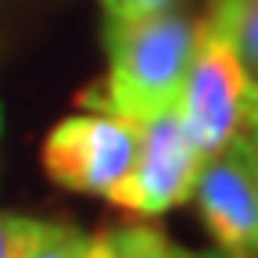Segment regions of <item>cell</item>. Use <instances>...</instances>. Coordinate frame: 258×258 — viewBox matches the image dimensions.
Returning a JSON list of instances; mask_svg holds the SVG:
<instances>
[{"label":"cell","mask_w":258,"mask_h":258,"mask_svg":"<svg viewBox=\"0 0 258 258\" xmlns=\"http://www.w3.org/2000/svg\"><path fill=\"white\" fill-rule=\"evenodd\" d=\"M198 40V22L183 11H151L140 18H104L108 76L83 93L90 111L147 122L179 104L183 76Z\"/></svg>","instance_id":"1"},{"label":"cell","mask_w":258,"mask_h":258,"mask_svg":"<svg viewBox=\"0 0 258 258\" xmlns=\"http://www.w3.org/2000/svg\"><path fill=\"white\" fill-rule=\"evenodd\" d=\"M247 93L251 76L244 72L233 36L215 8L198 22V40L183 76L176 115L186 129L190 144L201 151V158H215L233 144V137L247 125Z\"/></svg>","instance_id":"2"},{"label":"cell","mask_w":258,"mask_h":258,"mask_svg":"<svg viewBox=\"0 0 258 258\" xmlns=\"http://www.w3.org/2000/svg\"><path fill=\"white\" fill-rule=\"evenodd\" d=\"M140 151V122L108 111L61 118L43 140V172L50 183L104 198L129 176Z\"/></svg>","instance_id":"3"},{"label":"cell","mask_w":258,"mask_h":258,"mask_svg":"<svg viewBox=\"0 0 258 258\" xmlns=\"http://www.w3.org/2000/svg\"><path fill=\"white\" fill-rule=\"evenodd\" d=\"M205 165L201 151L190 144L186 129L172 111H161L140 122V151L129 176L108 194V201L122 212H133L140 219L165 215L190 201L198 172Z\"/></svg>","instance_id":"4"},{"label":"cell","mask_w":258,"mask_h":258,"mask_svg":"<svg viewBox=\"0 0 258 258\" xmlns=\"http://www.w3.org/2000/svg\"><path fill=\"white\" fill-rule=\"evenodd\" d=\"M190 198L219 254L258 258V194L233 147L219 151L201 165Z\"/></svg>","instance_id":"5"},{"label":"cell","mask_w":258,"mask_h":258,"mask_svg":"<svg viewBox=\"0 0 258 258\" xmlns=\"http://www.w3.org/2000/svg\"><path fill=\"white\" fill-rule=\"evenodd\" d=\"M212 8L230 29L244 72L258 83V0H212Z\"/></svg>","instance_id":"6"},{"label":"cell","mask_w":258,"mask_h":258,"mask_svg":"<svg viewBox=\"0 0 258 258\" xmlns=\"http://www.w3.org/2000/svg\"><path fill=\"white\" fill-rule=\"evenodd\" d=\"M108 233L122 258H186V247H176L161 230L151 226H111Z\"/></svg>","instance_id":"7"},{"label":"cell","mask_w":258,"mask_h":258,"mask_svg":"<svg viewBox=\"0 0 258 258\" xmlns=\"http://www.w3.org/2000/svg\"><path fill=\"white\" fill-rule=\"evenodd\" d=\"M90 237L69 222H43L22 258H86Z\"/></svg>","instance_id":"8"},{"label":"cell","mask_w":258,"mask_h":258,"mask_svg":"<svg viewBox=\"0 0 258 258\" xmlns=\"http://www.w3.org/2000/svg\"><path fill=\"white\" fill-rule=\"evenodd\" d=\"M40 226H43V219L0 212V258H22L29 251V244L36 240Z\"/></svg>","instance_id":"9"},{"label":"cell","mask_w":258,"mask_h":258,"mask_svg":"<svg viewBox=\"0 0 258 258\" xmlns=\"http://www.w3.org/2000/svg\"><path fill=\"white\" fill-rule=\"evenodd\" d=\"M176 0H101L104 18H140L151 11H165L172 8Z\"/></svg>","instance_id":"10"},{"label":"cell","mask_w":258,"mask_h":258,"mask_svg":"<svg viewBox=\"0 0 258 258\" xmlns=\"http://www.w3.org/2000/svg\"><path fill=\"white\" fill-rule=\"evenodd\" d=\"M230 147H233L237 158L244 161V169H247V176H251V183H254V194H258V129H251V133H237Z\"/></svg>","instance_id":"11"},{"label":"cell","mask_w":258,"mask_h":258,"mask_svg":"<svg viewBox=\"0 0 258 258\" xmlns=\"http://www.w3.org/2000/svg\"><path fill=\"white\" fill-rule=\"evenodd\" d=\"M247 125L258 129V83H251V93H247Z\"/></svg>","instance_id":"12"}]
</instances>
